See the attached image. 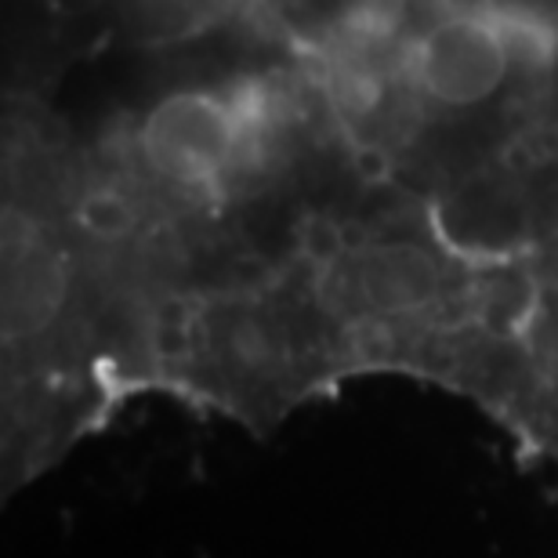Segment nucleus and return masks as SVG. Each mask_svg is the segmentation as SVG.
Returning <instances> with one entry per match:
<instances>
[{"mask_svg": "<svg viewBox=\"0 0 558 558\" xmlns=\"http://www.w3.org/2000/svg\"><path fill=\"white\" fill-rule=\"evenodd\" d=\"M251 142L254 106L210 87L163 95L138 128L142 163L178 189H218L243 163Z\"/></svg>", "mask_w": 558, "mask_h": 558, "instance_id": "obj_2", "label": "nucleus"}, {"mask_svg": "<svg viewBox=\"0 0 558 558\" xmlns=\"http://www.w3.org/2000/svg\"><path fill=\"white\" fill-rule=\"evenodd\" d=\"M533 26L511 11L457 4L410 40L407 76L432 106L472 109L505 87L515 62L530 59Z\"/></svg>", "mask_w": 558, "mask_h": 558, "instance_id": "obj_1", "label": "nucleus"}, {"mask_svg": "<svg viewBox=\"0 0 558 558\" xmlns=\"http://www.w3.org/2000/svg\"><path fill=\"white\" fill-rule=\"evenodd\" d=\"M333 287L366 319H417L442 298V265L421 243L377 240L341 262Z\"/></svg>", "mask_w": 558, "mask_h": 558, "instance_id": "obj_4", "label": "nucleus"}, {"mask_svg": "<svg viewBox=\"0 0 558 558\" xmlns=\"http://www.w3.org/2000/svg\"><path fill=\"white\" fill-rule=\"evenodd\" d=\"M70 262L22 210L4 218V344L26 352L59 327L70 305Z\"/></svg>", "mask_w": 558, "mask_h": 558, "instance_id": "obj_3", "label": "nucleus"}]
</instances>
